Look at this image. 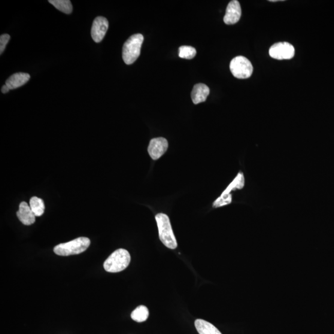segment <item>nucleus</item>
I'll use <instances>...</instances> for the list:
<instances>
[{
    "label": "nucleus",
    "instance_id": "0eeeda50",
    "mask_svg": "<svg viewBox=\"0 0 334 334\" xmlns=\"http://www.w3.org/2000/svg\"><path fill=\"white\" fill-rule=\"evenodd\" d=\"M108 29V21L105 17L99 16L94 20L92 29H91V36L94 42L99 43L104 39L106 33Z\"/></svg>",
    "mask_w": 334,
    "mask_h": 334
},
{
    "label": "nucleus",
    "instance_id": "423d86ee",
    "mask_svg": "<svg viewBox=\"0 0 334 334\" xmlns=\"http://www.w3.org/2000/svg\"><path fill=\"white\" fill-rule=\"evenodd\" d=\"M269 55L279 60H290L294 55V48L288 42H278L270 48Z\"/></svg>",
    "mask_w": 334,
    "mask_h": 334
},
{
    "label": "nucleus",
    "instance_id": "9d476101",
    "mask_svg": "<svg viewBox=\"0 0 334 334\" xmlns=\"http://www.w3.org/2000/svg\"><path fill=\"white\" fill-rule=\"evenodd\" d=\"M16 214L19 220L25 226H30L35 222L36 216L26 202L21 203Z\"/></svg>",
    "mask_w": 334,
    "mask_h": 334
},
{
    "label": "nucleus",
    "instance_id": "aec40b11",
    "mask_svg": "<svg viewBox=\"0 0 334 334\" xmlns=\"http://www.w3.org/2000/svg\"><path fill=\"white\" fill-rule=\"evenodd\" d=\"M10 40V35L9 34H3L0 37V54H2L5 50L6 47Z\"/></svg>",
    "mask_w": 334,
    "mask_h": 334
},
{
    "label": "nucleus",
    "instance_id": "6e6552de",
    "mask_svg": "<svg viewBox=\"0 0 334 334\" xmlns=\"http://www.w3.org/2000/svg\"><path fill=\"white\" fill-rule=\"evenodd\" d=\"M169 143L164 138H157L151 139L148 147V153L154 160L159 159L168 150Z\"/></svg>",
    "mask_w": 334,
    "mask_h": 334
},
{
    "label": "nucleus",
    "instance_id": "f03ea898",
    "mask_svg": "<svg viewBox=\"0 0 334 334\" xmlns=\"http://www.w3.org/2000/svg\"><path fill=\"white\" fill-rule=\"evenodd\" d=\"M144 37L141 33H136L127 39L123 47V59L126 65H132L138 59L143 43Z\"/></svg>",
    "mask_w": 334,
    "mask_h": 334
},
{
    "label": "nucleus",
    "instance_id": "a211bd4d",
    "mask_svg": "<svg viewBox=\"0 0 334 334\" xmlns=\"http://www.w3.org/2000/svg\"><path fill=\"white\" fill-rule=\"evenodd\" d=\"M196 50L191 46H181L179 48V57L181 59H193L196 55Z\"/></svg>",
    "mask_w": 334,
    "mask_h": 334
},
{
    "label": "nucleus",
    "instance_id": "9b49d317",
    "mask_svg": "<svg viewBox=\"0 0 334 334\" xmlns=\"http://www.w3.org/2000/svg\"><path fill=\"white\" fill-rule=\"evenodd\" d=\"M209 93H210V89L208 86L202 83L197 84L194 85L191 92V99L194 104H198L206 101Z\"/></svg>",
    "mask_w": 334,
    "mask_h": 334
},
{
    "label": "nucleus",
    "instance_id": "6ab92c4d",
    "mask_svg": "<svg viewBox=\"0 0 334 334\" xmlns=\"http://www.w3.org/2000/svg\"><path fill=\"white\" fill-rule=\"evenodd\" d=\"M232 194H221V195L218 197L217 200H215V201L213 204V207L217 208L222 207L224 206L229 205L231 202H232Z\"/></svg>",
    "mask_w": 334,
    "mask_h": 334
},
{
    "label": "nucleus",
    "instance_id": "39448f33",
    "mask_svg": "<svg viewBox=\"0 0 334 334\" xmlns=\"http://www.w3.org/2000/svg\"><path fill=\"white\" fill-rule=\"evenodd\" d=\"M230 69L234 77L238 79H247L251 77L253 67L247 58L238 56L231 61Z\"/></svg>",
    "mask_w": 334,
    "mask_h": 334
},
{
    "label": "nucleus",
    "instance_id": "412c9836",
    "mask_svg": "<svg viewBox=\"0 0 334 334\" xmlns=\"http://www.w3.org/2000/svg\"><path fill=\"white\" fill-rule=\"evenodd\" d=\"M10 89H9V87L7 86V85H4V86H3L2 88V92L4 94H7L10 91Z\"/></svg>",
    "mask_w": 334,
    "mask_h": 334
},
{
    "label": "nucleus",
    "instance_id": "f257e3e1",
    "mask_svg": "<svg viewBox=\"0 0 334 334\" xmlns=\"http://www.w3.org/2000/svg\"><path fill=\"white\" fill-rule=\"evenodd\" d=\"M156 220L160 241L167 248L175 250L177 248L178 244L168 215L162 213L158 214Z\"/></svg>",
    "mask_w": 334,
    "mask_h": 334
},
{
    "label": "nucleus",
    "instance_id": "4468645a",
    "mask_svg": "<svg viewBox=\"0 0 334 334\" xmlns=\"http://www.w3.org/2000/svg\"><path fill=\"white\" fill-rule=\"evenodd\" d=\"M30 207L36 217L43 215L45 211L44 200L38 197H32L30 200Z\"/></svg>",
    "mask_w": 334,
    "mask_h": 334
},
{
    "label": "nucleus",
    "instance_id": "2eb2a0df",
    "mask_svg": "<svg viewBox=\"0 0 334 334\" xmlns=\"http://www.w3.org/2000/svg\"><path fill=\"white\" fill-rule=\"evenodd\" d=\"M149 309L146 306L141 305L136 308L135 310L132 312L131 317L132 320L138 322V323H142L147 320L149 317Z\"/></svg>",
    "mask_w": 334,
    "mask_h": 334
},
{
    "label": "nucleus",
    "instance_id": "ddd939ff",
    "mask_svg": "<svg viewBox=\"0 0 334 334\" xmlns=\"http://www.w3.org/2000/svg\"><path fill=\"white\" fill-rule=\"evenodd\" d=\"M194 324L199 334H222L216 327L208 321L197 320Z\"/></svg>",
    "mask_w": 334,
    "mask_h": 334
},
{
    "label": "nucleus",
    "instance_id": "f8f14e48",
    "mask_svg": "<svg viewBox=\"0 0 334 334\" xmlns=\"http://www.w3.org/2000/svg\"><path fill=\"white\" fill-rule=\"evenodd\" d=\"M30 78V76L28 73L17 72V73L11 75L6 81L5 84L10 90L15 89L26 84L29 81Z\"/></svg>",
    "mask_w": 334,
    "mask_h": 334
},
{
    "label": "nucleus",
    "instance_id": "7ed1b4c3",
    "mask_svg": "<svg viewBox=\"0 0 334 334\" xmlns=\"http://www.w3.org/2000/svg\"><path fill=\"white\" fill-rule=\"evenodd\" d=\"M131 256L124 249H118L105 261L104 267L108 272L116 273L123 271L129 266Z\"/></svg>",
    "mask_w": 334,
    "mask_h": 334
},
{
    "label": "nucleus",
    "instance_id": "20e7f679",
    "mask_svg": "<svg viewBox=\"0 0 334 334\" xmlns=\"http://www.w3.org/2000/svg\"><path fill=\"white\" fill-rule=\"evenodd\" d=\"M90 239L86 237H80L73 240L61 244L53 249L54 253L59 256H68L83 253L89 248Z\"/></svg>",
    "mask_w": 334,
    "mask_h": 334
},
{
    "label": "nucleus",
    "instance_id": "f3484780",
    "mask_svg": "<svg viewBox=\"0 0 334 334\" xmlns=\"http://www.w3.org/2000/svg\"><path fill=\"white\" fill-rule=\"evenodd\" d=\"M245 185V178L243 173L239 172L236 177L235 178L232 183L229 184V186L227 188L222 194H229L231 191L236 189H242Z\"/></svg>",
    "mask_w": 334,
    "mask_h": 334
},
{
    "label": "nucleus",
    "instance_id": "1a4fd4ad",
    "mask_svg": "<svg viewBox=\"0 0 334 334\" xmlns=\"http://www.w3.org/2000/svg\"><path fill=\"white\" fill-rule=\"evenodd\" d=\"M241 16L240 4L237 0H233L227 6L226 15L224 17V23L227 25H232L238 22Z\"/></svg>",
    "mask_w": 334,
    "mask_h": 334
},
{
    "label": "nucleus",
    "instance_id": "dca6fc26",
    "mask_svg": "<svg viewBox=\"0 0 334 334\" xmlns=\"http://www.w3.org/2000/svg\"><path fill=\"white\" fill-rule=\"evenodd\" d=\"M48 2L54 6L57 10L65 14H71L72 11V6L69 0H49Z\"/></svg>",
    "mask_w": 334,
    "mask_h": 334
}]
</instances>
